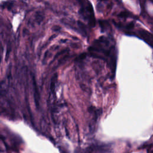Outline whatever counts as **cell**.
Listing matches in <instances>:
<instances>
[{"label":"cell","mask_w":153,"mask_h":153,"mask_svg":"<svg viewBox=\"0 0 153 153\" xmlns=\"http://www.w3.org/2000/svg\"><path fill=\"white\" fill-rule=\"evenodd\" d=\"M81 15L85 20H87L90 25L94 26L95 25V19L91 4L88 2L81 9Z\"/></svg>","instance_id":"6da1fadb"},{"label":"cell","mask_w":153,"mask_h":153,"mask_svg":"<svg viewBox=\"0 0 153 153\" xmlns=\"http://www.w3.org/2000/svg\"><path fill=\"white\" fill-rule=\"evenodd\" d=\"M139 34L141 36V38L149 45L151 47V43L152 42V35L145 30H140L139 31Z\"/></svg>","instance_id":"7a4b0ae2"},{"label":"cell","mask_w":153,"mask_h":153,"mask_svg":"<svg viewBox=\"0 0 153 153\" xmlns=\"http://www.w3.org/2000/svg\"><path fill=\"white\" fill-rule=\"evenodd\" d=\"M33 84H34V99H35V102L36 104V106L38 107L39 106V93L38 91V88L36 87V84L35 83V79H33Z\"/></svg>","instance_id":"3957f363"},{"label":"cell","mask_w":153,"mask_h":153,"mask_svg":"<svg viewBox=\"0 0 153 153\" xmlns=\"http://www.w3.org/2000/svg\"><path fill=\"white\" fill-rule=\"evenodd\" d=\"M128 15H129V14H128V13H127V12H122V13H121L120 14V16H121V17H127V16H128Z\"/></svg>","instance_id":"277c9868"}]
</instances>
